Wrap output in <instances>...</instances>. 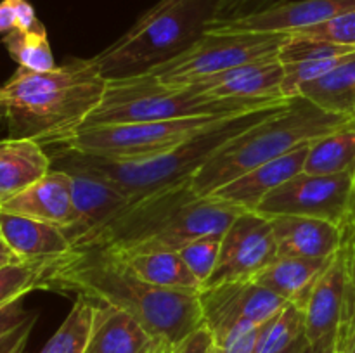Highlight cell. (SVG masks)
I'll return each mask as SVG.
<instances>
[{"label":"cell","instance_id":"34","mask_svg":"<svg viewBox=\"0 0 355 353\" xmlns=\"http://www.w3.org/2000/svg\"><path fill=\"white\" fill-rule=\"evenodd\" d=\"M288 2V0H218L215 17L211 21L232 19V17L246 16V14L266 10L277 3Z\"/></svg>","mask_w":355,"mask_h":353},{"label":"cell","instance_id":"29","mask_svg":"<svg viewBox=\"0 0 355 353\" xmlns=\"http://www.w3.org/2000/svg\"><path fill=\"white\" fill-rule=\"evenodd\" d=\"M49 262H10L0 266V308L21 300L40 286L42 273Z\"/></svg>","mask_w":355,"mask_h":353},{"label":"cell","instance_id":"33","mask_svg":"<svg viewBox=\"0 0 355 353\" xmlns=\"http://www.w3.org/2000/svg\"><path fill=\"white\" fill-rule=\"evenodd\" d=\"M290 37L355 47V10L340 14V16L324 21L321 24H315V26L293 31V33H290Z\"/></svg>","mask_w":355,"mask_h":353},{"label":"cell","instance_id":"32","mask_svg":"<svg viewBox=\"0 0 355 353\" xmlns=\"http://www.w3.org/2000/svg\"><path fill=\"white\" fill-rule=\"evenodd\" d=\"M342 228V244H340V255L343 260V269H345L347 279V296H349V320L350 332H352V341L355 338V189L350 203L349 213L345 220L340 225ZM352 346V345H350Z\"/></svg>","mask_w":355,"mask_h":353},{"label":"cell","instance_id":"3","mask_svg":"<svg viewBox=\"0 0 355 353\" xmlns=\"http://www.w3.org/2000/svg\"><path fill=\"white\" fill-rule=\"evenodd\" d=\"M290 102L291 99L286 102L274 104V106L222 118L220 121L208 127L196 137L153 158L110 161V159L94 158V156L62 151V149H55V154L49 156L52 163H69V165L82 166L90 172L99 173L101 176L120 185L135 201L193 180L198 170L207 165L232 138L239 137L255 125L286 109Z\"/></svg>","mask_w":355,"mask_h":353},{"label":"cell","instance_id":"23","mask_svg":"<svg viewBox=\"0 0 355 353\" xmlns=\"http://www.w3.org/2000/svg\"><path fill=\"white\" fill-rule=\"evenodd\" d=\"M297 97H304L326 113L355 118V54L321 78L302 85Z\"/></svg>","mask_w":355,"mask_h":353},{"label":"cell","instance_id":"25","mask_svg":"<svg viewBox=\"0 0 355 353\" xmlns=\"http://www.w3.org/2000/svg\"><path fill=\"white\" fill-rule=\"evenodd\" d=\"M304 173H355V123L312 142L309 145Z\"/></svg>","mask_w":355,"mask_h":353},{"label":"cell","instance_id":"19","mask_svg":"<svg viewBox=\"0 0 355 353\" xmlns=\"http://www.w3.org/2000/svg\"><path fill=\"white\" fill-rule=\"evenodd\" d=\"M283 66L277 61V57H272L231 68L187 87L217 97L286 99L283 96Z\"/></svg>","mask_w":355,"mask_h":353},{"label":"cell","instance_id":"11","mask_svg":"<svg viewBox=\"0 0 355 353\" xmlns=\"http://www.w3.org/2000/svg\"><path fill=\"white\" fill-rule=\"evenodd\" d=\"M286 303L288 301L257 284L255 280L203 287L200 293L203 322L210 329L214 341H218L231 329L245 322L263 324Z\"/></svg>","mask_w":355,"mask_h":353},{"label":"cell","instance_id":"22","mask_svg":"<svg viewBox=\"0 0 355 353\" xmlns=\"http://www.w3.org/2000/svg\"><path fill=\"white\" fill-rule=\"evenodd\" d=\"M328 262L329 258H276L253 280L304 310L309 293Z\"/></svg>","mask_w":355,"mask_h":353},{"label":"cell","instance_id":"7","mask_svg":"<svg viewBox=\"0 0 355 353\" xmlns=\"http://www.w3.org/2000/svg\"><path fill=\"white\" fill-rule=\"evenodd\" d=\"M288 38L286 33H205L186 51L144 73L162 85H193L231 68L277 57Z\"/></svg>","mask_w":355,"mask_h":353},{"label":"cell","instance_id":"2","mask_svg":"<svg viewBox=\"0 0 355 353\" xmlns=\"http://www.w3.org/2000/svg\"><path fill=\"white\" fill-rule=\"evenodd\" d=\"M107 78L96 59H69L52 71L17 68L0 87L9 137H26L45 149L71 137L99 106Z\"/></svg>","mask_w":355,"mask_h":353},{"label":"cell","instance_id":"21","mask_svg":"<svg viewBox=\"0 0 355 353\" xmlns=\"http://www.w3.org/2000/svg\"><path fill=\"white\" fill-rule=\"evenodd\" d=\"M52 170L40 142L26 137L0 138V206Z\"/></svg>","mask_w":355,"mask_h":353},{"label":"cell","instance_id":"8","mask_svg":"<svg viewBox=\"0 0 355 353\" xmlns=\"http://www.w3.org/2000/svg\"><path fill=\"white\" fill-rule=\"evenodd\" d=\"M354 189L355 173L311 175L302 172L274 189L255 213L263 217L297 215L342 225L352 203Z\"/></svg>","mask_w":355,"mask_h":353},{"label":"cell","instance_id":"26","mask_svg":"<svg viewBox=\"0 0 355 353\" xmlns=\"http://www.w3.org/2000/svg\"><path fill=\"white\" fill-rule=\"evenodd\" d=\"M96 301L76 296L61 327L54 332L40 353H85L92 332Z\"/></svg>","mask_w":355,"mask_h":353},{"label":"cell","instance_id":"6","mask_svg":"<svg viewBox=\"0 0 355 353\" xmlns=\"http://www.w3.org/2000/svg\"><path fill=\"white\" fill-rule=\"evenodd\" d=\"M218 0H159L134 26L97 54L106 78L137 75L168 61L207 33Z\"/></svg>","mask_w":355,"mask_h":353},{"label":"cell","instance_id":"40","mask_svg":"<svg viewBox=\"0 0 355 353\" xmlns=\"http://www.w3.org/2000/svg\"><path fill=\"white\" fill-rule=\"evenodd\" d=\"M3 121H7V106L0 96V123H3Z\"/></svg>","mask_w":355,"mask_h":353},{"label":"cell","instance_id":"9","mask_svg":"<svg viewBox=\"0 0 355 353\" xmlns=\"http://www.w3.org/2000/svg\"><path fill=\"white\" fill-rule=\"evenodd\" d=\"M277 258L270 220L255 211H243L222 234L214 273L203 287L253 280Z\"/></svg>","mask_w":355,"mask_h":353},{"label":"cell","instance_id":"18","mask_svg":"<svg viewBox=\"0 0 355 353\" xmlns=\"http://www.w3.org/2000/svg\"><path fill=\"white\" fill-rule=\"evenodd\" d=\"M170 346L120 308L96 303L85 353H166Z\"/></svg>","mask_w":355,"mask_h":353},{"label":"cell","instance_id":"27","mask_svg":"<svg viewBox=\"0 0 355 353\" xmlns=\"http://www.w3.org/2000/svg\"><path fill=\"white\" fill-rule=\"evenodd\" d=\"M304 336V310L293 301H288L274 317L260 325L255 353H281Z\"/></svg>","mask_w":355,"mask_h":353},{"label":"cell","instance_id":"5","mask_svg":"<svg viewBox=\"0 0 355 353\" xmlns=\"http://www.w3.org/2000/svg\"><path fill=\"white\" fill-rule=\"evenodd\" d=\"M290 99H236L198 92L193 87L162 85L148 73L107 78L99 106L83 125H123L182 118L229 116L286 102ZM78 128V130H80Z\"/></svg>","mask_w":355,"mask_h":353},{"label":"cell","instance_id":"15","mask_svg":"<svg viewBox=\"0 0 355 353\" xmlns=\"http://www.w3.org/2000/svg\"><path fill=\"white\" fill-rule=\"evenodd\" d=\"M270 220L277 258L328 260L342 244V228L321 218L277 215Z\"/></svg>","mask_w":355,"mask_h":353},{"label":"cell","instance_id":"24","mask_svg":"<svg viewBox=\"0 0 355 353\" xmlns=\"http://www.w3.org/2000/svg\"><path fill=\"white\" fill-rule=\"evenodd\" d=\"M123 260L141 279L153 286L193 294H200L203 289L200 280L193 275V272L180 258L179 251L142 253V255L125 256Z\"/></svg>","mask_w":355,"mask_h":353},{"label":"cell","instance_id":"13","mask_svg":"<svg viewBox=\"0 0 355 353\" xmlns=\"http://www.w3.org/2000/svg\"><path fill=\"white\" fill-rule=\"evenodd\" d=\"M55 168L71 175L75 224L66 228L73 248L134 203L130 196L111 180L82 166L58 163Z\"/></svg>","mask_w":355,"mask_h":353},{"label":"cell","instance_id":"28","mask_svg":"<svg viewBox=\"0 0 355 353\" xmlns=\"http://www.w3.org/2000/svg\"><path fill=\"white\" fill-rule=\"evenodd\" d=\"M7 52L19 64V68L35 73L52 71L55 68L54 55L49 44L47 31H21L12 30L3 38Z\"/></svg>","mask_w":355,"mask_h":353},{"label":"cell","instance_id":"12","mask_svg":"<svg viewBox=\"0 0 355 353\" xmlns=\"http://www.w3.org/2000/svg\"><path fill=\"white\" fill-rule=\"evenodd\" d=\"M355 10V0H297L283 2L266 10L210 21L207 33H293L304 28L315 26L340 14Z\"/></svg>","mask_w":355,"mask_h":353},{"label":"cell","instance_id":"20","mask_svg":"<svg viewBox=\"0 0 355 353\" xmlns=\"http://www.w3.org/2000/svg\"><path fill=\"white\" fill-rule=\"evenodd\" d=\"M0 237L21 262H52L73 249L58 225L0 210Z\"/></svg>","mask_w":355,"mask_h":353},{"label":"cell","instance_id":"16","mask_svg":"<svg viewBox=\"0 0 355 353\" xmlns=\"http://www.w3.org/2000/svg\"><path fill=\"white\" fill-rule=\"evenodd\" d=\"M312 144V142H311ZM305 144L276 159L263 163L250 172L243 173L232 182L211 192L210 196L229 201L245 211H255L259 204L272 192L281 183L304 172L305 159H307L309 145Z\"/></svg>","mask_w":355,"mask_h":353},{"label":"cell","instance_id":"10","mask_svg":"<svg viewBox=\"0 0 355 353\" xmlns=\"http://www.w3.org/2000/svg\"><path fill=\"white\" fill-rule=\"evenodd\" d=\"M305 339L309 345L328 343L335 353H349L352 332L349 320V296L340 251L329 258L304 305Z\"/></svg>","mask_w":355,"mask_h":353},{"label":"cell","instance_id":"37","mask_svg":"<svg viewBox=\"0 0 355 353\" xmlns=\"http://www.w3.org/2000/svg\"><path fill=\"white\" fill-rule=\"evenodd\" d=\"M16 255H14L12 251L9 249V246L6 244V242L2 241V237H0V266L7 265V263L10 262H16Z\"/></svg>","mask_w":355,"mask_h":353},{"label":"cell","instance_id":"14","mask_svg":"<svg viewBox=\"0 0 355 353\" xmlns=\"http://www.w3.org/2000/svg\"><path fill=\"white\" fill-rule=\"evenodd\" d=\"M0 210L47 221L66 230L75 224L71 175L64 170L52 168L47 175L6 201Z\"/></svg>","mask_w":355,"mask_h":353},{"label":"cell","instance_id":"30","mask_svg":"<svg viewBox=\"0 0 355 353\" xmlns=\"http://www.w3.org/2000/svg\"><path fill=\"white\" fill-rule=\"evenodd\" d=\"M37 315L23 307V298L0 308V353H21Z\"/></svg>","mask_w":355,"mask_h":353},{"label":"cell","instance_id":"31","mask_svg":"<svg viewBox=\"0 0 355 353\" xmlns=\"http://www.w3.org/2000/svg\"><path fill=\"white\" fill-rule=\"evenodd\" d=\"M222 234L224 232H214V234L201 235L194 239L187 246H184L179 251L180 258L187 265V269L193 272V275L200 280L201 286L207 284L210 275L214 273L215 265H217L218 253H220Z\"/></svg>","mask_w":355,"mask_h":353},{"label":"cell","instance_id":"17","mask_svg":"<svg viewBox=\"0 0 355 353\" xmlns=\"http://www.w3.org/2000/svg\"><path fill=\"white\" fill-rule=\"evenodd\" d=\"M352 54L355 47L290 37L277 54L284 71L283 96L293 99L302 85L324 76Z\"/></svg>","mask_w":355,"mask_h":353},{"label":"cell","instance_id":"35","mask_svg":"<svg viewBox=\"0 0 355 353\" xmlns=\"http://www.w3.org/2000/svg\"><path fill=\"white\" fill-rule=\"evenodd\" d=\"M166 353H215L214 336L207 325H201L200 329L170 346Z\"/></svg>","mask_w":355,"mask_h":353},{"label":"cell","instance_id":"1","mask_svg":"<svg viewBox=\"0 0 355 353\" xmlns=\"http://www.w3.org/2000/svg\"><path fill=\"white\" fill-rule=\"evenodd\" d=\"M38 289L75 293L132 315L155 338L175 345L205 325L200 294L153 286L121 256L103 248H73L45 265Z\"/></svg>","mask_w":355,"mask_h":353},{"label":"cell","instance_id":"41","mask_svg":"<svg viewBox=\"0 0 355 353\" xmlns=\"http://www.w3.org/2000/svg\"><path fill=\"white\" fill-rule=\"evenodd\" d=\"M349 353H355V338H354V341H352V346H350Z\"/></svg>","mask_w":355,"mask_h":353},{"label":"cell","instance_id":"4","mask_svg":"<svg viewBox=\"0 0 355 353\" xmlns=\"http://www.w3.org/2000/svg\"><path fill=\"white\" fill-rule=\"evenodd\" d=\"M354 123L355 118L326 113L304 97H293L286 109L232 138L201 166L193 176L194 192L210 196L243 173Z\"/></svg>","mask_w":355,"mask_h":353},{"label":"cell","instance_id":"38","mask_svg":"<svg viewBox=\"0 0 355 353\" xmlns=\"http://www.w3.org/2000/svg\"><path fill=\"white\" fill-rule=\"evenodd\" d=\"M302 353H335V348L328 343H318V345H309L307 343Z\"/></svg>","mask_w":355,"mask_h":353},{"label":"cell","instance_id":"36","mask_svg":"<svg viewBox=\"0 0 355 353\" xmlns=\"http://www.w3.org/2000/svg\"><path fill=\"white\" fill-rule=\"evenodd\" d=\"M17 30V12L14 0H2L0 2V33H10Z\"/></svg>","mask_w":355,"mask_h":353},{"label":"cell","instance_id":"39","mask_svg":"<svg viewBox=\"0 0 355 353\" xmlns=\"http://www.w3.org/2000/svg\"><path fill=\"white\" fill-rule=\"evenodd\" d=\"M305 346H307V339H305V336H304V338H300L298 341H295L293 345L288 346V348L283 350L281 353H302L304 352Z\"/></svg>","mask_w":355,"mask_h":353}]
</instances>
